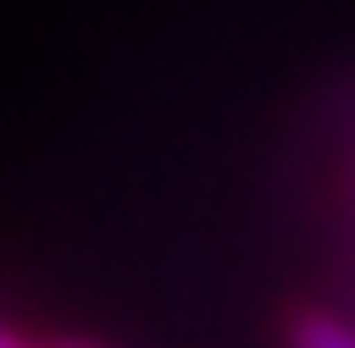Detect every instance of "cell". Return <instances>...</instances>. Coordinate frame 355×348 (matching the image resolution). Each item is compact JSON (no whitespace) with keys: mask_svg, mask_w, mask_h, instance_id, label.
<instances>
[{"mask_svg":"<svg viewBox=\"0 0 355 348\" xmlns=\"http://www.w3.org/2000/svg\"><path fill=\"white\" fill-rule=\"evenodd\" d=\"M289 348H355V330L331 312H295L289 318Z\"/></svg>","mask_w":355,"mask_h":348,"instance_id":"6da1fadb","label":"cell"},{"mask_svg":"<svg viewBox=\"0 0 355 348\" xmlns=\"http://www.w3.org/2000/svg\"><path fill=\"white\" fill-rule=\"evenodd\" d=\"M0 348H37V342H24V336H12V330L0 324Z\"/></svg>","mask_w":355,"mask_h":348,"instance_id":"7a4b0ae2","label":"cell"},{"mask_svg":"<svg viewBox=\"0 0 355 348\" xmlns=\"http://www.w3.org/2000/svg\"><path fill=\"white\" fill-rule=\"evenodd\" d=\"M55 348H96V342H55Z\"/></svg>","mask_w":355,"mask_h":348,"instance_id":"3957f363","label":"cell"}]
</instances>
